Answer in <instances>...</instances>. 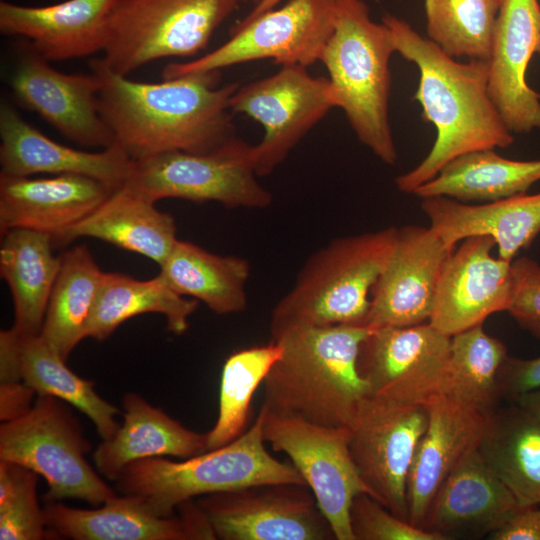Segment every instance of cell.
<instances>
[{
	"instance_id": "obj_1",
	"label": "cell",
	"mask_w": 540,
	"mask_h": 540,
	"mask_svg": "<svg viewBox=\"0 0 540 540\" xmlns=\"http://www.w3.org/2000/svg\"><path fill=\"white\" fill-rule=\"evenodd\" d=\"M91 66L101 81L99 111L113 145L132 160L170 151L205 153L235 137L230 101L239 85H219L220 71L150 83L114 73L100 59Z\"/></svg>"
},
{
	"instance_id": "obj_2",
	"label": "cell",
	"mask_w": 540,
	"mask_h": 540,
	"mask_svg": "<svg viewBox=\"0 0 540 540\" xmlns=\"http://www.w3.org/2000/svg\"><path fill=\"white\" fill-rule=\"evenodd\" d=\"M381 22L389 30L395 52L417 67L419 81L413 99L421 107L422 120L436 130L426 157L396 177L400 192L413 194L458 156L514 143V134L489 93V61H459L394 15H385Z\"/></svg>"
},
{
	"instance_id": "obj_3",
	"label": "cell",
	"mask_w": 540,
	"mask_h": 540,
	"mask_svg": "<svg viewBox=\"0 0 540 540\" xmlns=\"http://www.w3.org/2000/svg\"><path fill=\"white\" fill-rule=\"evenodd\" d=\"M372 330L342 324L291 328L272 336L282 354L263 382L262 405L315 424L350 428L371 395L358 357Z\"/></svg>"
},
{
	"instance_id": "obj_4",
	"label": "cell",
	"mask_w": 540,
	"mask_h": 540,
	"mask_svg": "<svg viewBox=\"0 0 540 540\" xmlns=\"http://www.w3.org/2000/svg\"><path fill=\"white\" fill-rule=\"evenodd\" d=\"M395 48L384 23L363 0H337L334 29L322 52L337 108L358 140L378 159H398L389 120L390 59Z\"/></svg>"
},
{
	"instance_id": "obj_5",
	"label": "cell",
	"mask_w": 540,
	"mask_h": 540,
	"mask_svg": "<svg viewBox=\"0 0 540 540\" xmlns=\"http://www.w3.org/2000/svg\"><path fill=\"white\" fill-rule=\"evenodd\" d=\"M398 228L335 238L313 253L271 313V337L297 327L363 325Z\"/></svg>"
},
{
	"instance_id": "obj_6",
	"label": "cell",
	"mask_w": 540,
	"mask_h": 540,
	"mask_svg": "<svg viewBox=\"0 0 540 540\" xmlns=\"http://www.w3.org/2000/svg\"><path fill=\"white\" fill-rule=\"evenodd\" d=\"M264 483L306 484L292 463L267 451L259 410L254 423L229 444L181 461L165 457L135 461L114 488L119 494L141 497L153 513L168 517L189 500Z\"/></svg>"
},
{
	"instance_id": "obj_7",
	"label": "cell",
	"mask_w": 540,
	"mask_h": 540,
	"mask_svg": "<svg viewBox=\"0 0 540 540\" xmlns=\"http://www.w3.org/2000/svg\"><path fill=\"white\" fill-rule=\"evenodd\" d=\"M67 403L37 395L20 418L0 425V460L20 464L42 476L46 502L78 499L95 507L117 495L86 456L91 445Z\"/></svg>"
},
{
	"instance_id": "obj_8",
	"label": "cell",
	"mask_w": 540,
	"mask_h": 540,
	"mask_svg": "<svg viewBox=\"0 0 540 540\" xmlns=\"http://www.w3.org/2000/svg\"><path fill=\"white\" fill-rule=\"evenodd\" d=\"M238 0H118L100 61L128 76L163 58H188L204 50Z\"/></svg>"
},
{
	"instance_id": "obj_9",
	"label": "cell",
	"mask_w": 540,
	"mask_h": 540,
	"mask_svg": "<svg viewBox=\"0 0 540 540\" xmlns=\"http://www.w3.org/2000/svg\"><path fill=\"white\" fill-rule=\"evenodd\" d=\"M255 171L253 145L236 136L205 153L170 151L133 160L125 184L156 202L214 201L226 208L264 209L273 202Z\"/></svg>"
},
{
	"instance_id": "obj_10",
	"label": "cell",
	"mask_w": 540,
	"mask_h": 540,
	"mask_svg": "<svg viewBox=\"0 0 540 540\" xmlns=\"http://www.w3.org/2000/svg\"><path fill=\"white\" fill-rule=\"evenodd\" d=\"M337 0H288L260 15L240 20L230 38L194 60L171 62L164 79L220 71L257 60L309 66L320 61L334 29Z\"/></svg>"
},
{
	"instance_id": "obj_11",
	"label": "cell",
	"mask_w": 540,
	"mask_h": 540,
	"mask_svg": "<svg viewBox=\"0 0 540 540\" xmlns=\"http://www.w3.org/2000/svg\"><path fill=\"white\" fill-rule=\"evenodd\" d=\"M263 436L284 452L313 492L336 540H354L349 511L360 493L370 494L349 450L350 430L278 414L263 405ZM371 495V494H370Z\"/></svg>"
},
{
	"instance_id": "obj_12",
	"label": "cell",
	"mask_w": 540,
	"mask_h": 540,
	"mask_svg": "<svg viewBox=\"0 0 540 540\" xmlns=\"http://www.w3.org/2000/svg\"><path fill=\"white\" fill-rule=\"evenodd\" d=\"M333 108L336 99L328 78L307 67L283 65L272 75L238 86L230 101L232 113L245 114L264 129L253 145L255 171L270 175L301 139Z\"/></svg>"
},
{
	"instance_id": "obj_13",
	"label": "cell",
	"mask_w": 540,
	"mask_h": 540,
	"mask_svg": "<svg viewBox=\"0 0 540 540\" xmlns=\"http://www.w3.org/2000/svg\"><path fill=\"white\" fill-rule=\"evenodd\" d=\"M427 424L426 404L369 395L349 428L350 454L371 496L407 521V479Z\"/></svg>"
},
{
	"instance_id": "obj_14",
	"label": "cell",
	"mask_w": 540,
	"mask_h": 540,
	"mask_svg": "<svg viewBox=\"0 0 540 540\" xmlns=\"http://www.w3.org/2000/svg\"><path fill=\"white\" fill-rule=\"evenodd\" d=\"M196 502L217 539H335L330 523L306 484H256L204 495Z\"/></svg>"
},
{
	"instance_id": "obj_15",
	"label": "cell",
	"mask_w": 540,
	"mask_h": 540,
	"mask_svg": "<svg viewBox=\"0 0 540 540\" xmlns=\"http://www.w3.org/2000/svg\"><path fill=\"white\" fill-rule=\"evenodd\" d=\"M450 340L429 322L375 328L361 345L358 369L371 395L427 404L441 394Z\"/></svg>"
},
{
	"instance_id": "obj_16",
	"label": "cell",
	"mask_w": 540,
	"mask_h": 540,
	"mask_svg": "<svg viewBox=\"0 0 540 540\" xmlns=\"http://www.w3.org/2000/svg\"><path fill=\"white\" fill-rule=\"evenodd\" d=\"M455 248L430 226L398 228L393 252L372 289L363 325L375 329L429 322L442 269Z\"/></svg>"
},
{
	"instance_id": "obj_17",
	"label": "cell",
	"mask_w": 540,
	"mask_h": 540,
	"mask_svg": "<svg viewBox=\"0 0 540 540\" xmlns=\"http://www.w3.org/2000/svg\"><path fill=\"white\" fill-rule=\"evenodd\" d=\"M462 241L444 264L429 320L449 337L507 311L514 290L512 262L491 255L493 238L472 236Z\"/></svg>"
},
{
	"instance_id": "obj_18",
	"label": "cell",
	"mask_w": 540,
	"mask_h": 540,
	"mask_svg": "<svg viewBox=\"0 0 540 540\" xmlns=\"http://www.w3.org/2000/svg\"><path fill=\"white\" fill-rule=\"evenodd\" d=\"M51 538L74 540H212L215 532L195 499L181 504L178 515L153 513L136 495L117 494L100 506L82 509L46 502Z\"/></svg>"
},
{
	"instance_id": "obj_19",
	"label": "cell",
	"mask_w": 540,
	"mask_h": 540,
	"mask_svg": "<svg viewBox=\"0 0 540 540\" xmlns=\"http://www.w3.org/2000/svg\"><path fill=\"white\" fill-rule=\"evenodd\" d=\"M9 85L20 104L38 113L63 136L86 147L113 146L100 115L99 76L56 70L32 49L18 61Z\"/></svg>"
},
{
	"instance_id": "obj_20",
	"label": "cell",
	"mask_w": 540,
	"mask_h": 540,
	"mask_svg": "<svg viewBox=\"0 0 540 540\" xmlns=\"http://www.w3.org/2000/svg\"><path fill=\"white\" fill-rule=\"evenodd\" d=\"M534 55H540L539 0H501L489 59L488 88L513 134L540 129V94L527 82Z\"/></svg>"
},
{
	"instance_id": "obj_21",
	"label": "cell",
	"mask_w": 540,
	"mask_h": 540,
	"mask_svg": "<svg viewBox=\"0 0 540 540\" xmlns=\"http://www.w3.org/2000/svg\"><path fill=\"white\" fill-rule=\"evenodd\" d=\"M520 508L476 448L441 484L422 528L443 540L478 539L498 529Z\"/></svg>"
},
{
	"instance_id": "obj_22",
	"label": "cell",
	"mask_w": 540,
	"mask_h": 540,
	"mask_svg": "<svg viewBox=\"0 0 540 540\" xmlns=\"http://www.w3.org/2000/svg\"><path fill=\"white\" fill-rule=\"evenodd\" d=\"M132 165L133 160L114 145L89 152L60 144L28 123L11 105L1 104L0 175L78 174L118 188L127 182Z\"/></svg>"
},
{
	"instance_id": "obj_23",
	"label": "cell",
	"mask_w": 540,
	"mask_h": 540,
	"mask_svg": "<svg viewBox=\"0 0 540 540\" xmlns=\"http://www.w3.org/2000/svg\"><path fill=\"white\" fill-rule=\"evenodd\" d=\"M428 424L407 479L408 522L422 528L441 484L470 451L479 447L488 415L438 394L426 404Z\"/></svg>"
},
{
	"instance_id": "obj_24",
	"label": "cell",
	"mask_w": 540,
	"mask_h": 540,
	"mask_svg": "<svg viewBox=\"0 0 540 540\" xmlns=\"http://www.w3.org/2000/svg\"><path fill=\"white\" fill-rule=\"evenodd\" d=\"M118 0H65L45 6L0 2V31L29 41L51 61L103 52L108 20Z\"/></svg>"
},
{
	"instance_id": "obj_25",
	"label": "cell",
	"mask_w": 540,
	"mask_h": 540,
	"mask_svg": "<svg viewBox=\"0 0 540 540\" xmlns=\"http://www.w3.org/2000/svg\"><path fill=\"white\" fill-rule=\"evenodd\" d=\"M116 188L97 179L0 175V230L31 229L52 237L84 219Z\"/></svg>"
},
{
	"instance_id": "obj_26",
	"label": "cell",
	"mask_w": 540,
	"mask_h": 540,
	"mask_svg": "<svg viewBox=\"0 0 540 540\" xmlns=\"http://www.w3.org/2000/svg\"><path fill=\"white\" fill-rule=\"evenodd\" d=\"M430 227L449 246L472 236H489L498 257L512 262L540 233V193L467 204L444 196L421 199Z\"/></svg>"
},
{
	"instance_id": "obj_27",
	"label": "cell",
	"mask_w": 540,
	"mask_h": 540,
	"mask_svg": "<svg viewBox=\"0 0 540 540\" xmlns=\"http://www.w3.org/2000/svg\"><path fill=\"white\" fill-rule=\"evenodd\" d=\"M123 421L116 433L93 452L99 474L115 482L131 463L155 457L188 459L208 451L207 433L181 424L135 392L122 400Z\"/></svg>"
},
{
	"instance_id": "obj_28",
	"label": "cell",
	"mask_w": 540,
	"mask_h": 540,
	"mask_svg": "<svg viewBox=\"0 0 540 540\" xmlns=\"http://www.w3.org/2000/svg\"><path fill=\"white\" fill-rule=\"evenodd\" d=\"M155 203L124 184L84 219L53 236V244L65 245L80 237L95 238L143 255L161 266L178 239L173 216L158 210Z\"/></svg>"
},
{
	"instance_id": "obj_29",
	"label": "cell",
	"mask_w": 540,
	"mask_h": 540,
	"mask_svg": "<svg viewBox=\"0 0 540 540\" xmlns=\"http://www.w3.org/2000/svg\"><path fill=\"white\" fill-rule=\"evenodd\" d=\"M52 236L31 229L2 233L0 274L7 282L14 306L13 330L21 339L39 336L61 256L53 254Z\"/></svg>"
},
{
	"instance_id": "obj_30",
	"label": "cell",
	"mask_w": 540,
	"mask_h": 540,
	"mask_svg": "<svg viewBox=\"0 0 540 540\" xmlns=\"http://www.w3.org/2000/svg\"><path fill=\"white\" fill-rule=\"evenodd\" d=\"M198 301L175 292L158 274L138 280L125 274L104 272L87 322L85 338L103 341L125 321L140 314L158 313L166 318L167 329L181 335Z\"/></svg>"
},
{
	"instance_id": "obj_31",
	"label": "cell",
	"mask_w": 540,
	"mask_h": 540,
	"mask_svg": "<svg viewBox=\"0 0 540 540\" xmlns=\"http://www.w3.org/2000/svg\"><path fill=\"white\" fill-rule=\"evenodd\" d=\"M494 148L472 151L447 163L419 186V198L444 196L460 202H492L525 194L540 181V159L513 160Z\"/></svg>"
},
{
	"instance_id": "obj_32",
	"label": "cell",
	"mask_w": 540,
	"mask_h": 540,
	"mask_svg": "<svg viewBox=\"0 0 540 540\" xmlns=\"http://www.w3.org/2000/svg\"><path fill=\"white\" fill-rule=\"evenodd\" d=\"M159 274L175 292L203 302L216 314L240 313L247 308L250 264L244 258L217 255L178 240Z\"/></svg>"
},
{
	"instance_id": "obj_33",
	"label": "cell",
	"mask_w": 540,
	"mask_h": 540,
	"mask_svg": "<svg viewBox=\"0 0 540 540\" xmlns=\"http://www.w3.org/2000/svg\"><path fill=\"white\" fill-rule=\"evenodd\" d=\"M520 507L540 504V420L515 404L488 415L478 447Z\"/></svg>"
},
{
	"instance_id": "obj_34",
	"label": "cell",
	"mask_w": 540,
	"mask_h": 540,
	"mask_svg": "<svg viewBox=\"0 0 540 540\" xmlns=\"http://www.w3.org/2000/svg\"><path fill=\"white\" fill-rule=\"evenodd\" d=\"M61 256L40 337L65 361L85 339V330L103 276L85 245Z\"/></svg>"
},
{
	"instance_id": "obj_35",
	"label": "cell",
	"mask_w": 540,
	"mask_h": 540,
	"mask_svg": "<svg viewBox=\"0 0 540 540\" xmlns=\"http://www.w3.org/2000/svg\"><path fill=\"white\" fill-rule=\"evenodd\" d=\"M507 355L482 324L452 336L441 394L490 415L501 398L499 372Z\"/></svg>"
},
{
	"instance_id": "obj_36",
	"label": "cell",
	"mask_w": 540,
	"mask_h": 540,
	"mask_svg": "<svg viewBox=\"0 0 540 540\" xmlns=\"http://www.w3.org/2000/svg\"><path fill=\"white\" fill-rule=\"evenodd\" d=\"M21 376L37 395L53 396L85 414L102 440L118 430L120 409L96 392L93 381L75 374L40 335L22 342Z\"/></svg>"
},
{
	"instance_id": "obj_37",
	"label": "cell",
	"mask_w": 540,
	"mask_h": 540,
	"mask_svg": "<svg viewBox=\"0 0 540 540\" xmlns=\"http://www.w3.org/2000/svg\"><path fill=\"white\" fill-rule=\"evenodd\" d=\"M281 354V345L270 340L227 357L221 372L218 417L207 432L208 451L229 444L247 430L253 395Z\"/></svg>"
},
{
	"instance_id": "obj_38",
	"label": "cell",
	"mask_w": 540,
	"mask_h": 540,
	"mask_svg": "<svg viewBox=\"0 0 540 540\" xmlns=\"http://www.w3.org/2000/svg\"><path fill=\"white\" fill-rule=\"evenodd\" d=\"M501 0H424L427 38L447 55L489 61Z\"/></svg>"
},
{
	"instance_id": "obj_39",
	"label": "cell",
	"mask_w": 540,
	"mask_h": 540,
	"mask_svg": "<svg viewBox=\"0 0 540 540\" xmlns=\"http://www.w3.org/2000/svg\"><path fill=\"white\" fill-rule=\"evenodd\" d=\"M38 474L0 460V539L42 540L51 538L44 509L37 497Z\"/></svg>"
},
{
	"instance_id": "obj_40",
	"label": "cell",
	"mask_w": 540,
	"mask_h": 540,
	"mask_svg": "<svg viewBox=\"0 0 540 540\" xmlns=\"http://www.w3.org/2000/svg\"><path fill=\"white\" fill-rule=\"evenodd\" d=\"M349 518L354 540H443L399 518L368 493L353 499Z\"/></svg>"
},
{
	"instance_id": "obj_41",
	"label": "cell",
	"mask_w": 540,
	"mask_h": 540,
	"mask_svg": "<svg viewBox=\"0 0 540 540\" xmlns=\"http://www.w3.org/2000/svg\"><path fill=\"white\" fill-rule=\"evenodd\" d=\"M514 290L507 312L540 340V264L529 257L512 261Z\"/></svg>"
},
{
	"instance_id": "obj_42",
	"label": "cell",
	"mask_w": 540,
	"mask_h": 540,
	"mask_svg": "<svg viewBox=\"0 0 540 540\" xmlns=\"http://www.w3.org/2000/svg\"><path fill=\"white\" fill-rule=\"evenodd\" d=\"M540 387V356L532 359L505 358L499 372L501 398L515 401L520 395Z\"/></svg>"
},
{
	"instance_id": "obj_43",
	"label": "cell",
	"mask_w": 540,
	"mask_h": 540,
	"mask_svg": "<svg viewBox=\"0 0 540 540\" xmlns=\"http://www.w3.org/2000/svg\"><path fill=\"white\" fill-rule=\"evenodd\" d=\"M490 540H540V504L521 507L502 526L488 535Z\"/></svg>"
},
{
	"instance_id": "obj_44",
	"label": "cell",
	"mask_w": 540,
	"mask_h": 540,
	"mask_svg": "<svg viewBox=\"0 0 540 540\" xmlns=\"http://www.w3.org/2000/svg\"><path fill=\"white\" fill-rule=\"evenodd\" d=\"M35 390L23 380L1 382L0 420L8 422L25 415L33 406Z\"/></svg>"
},
{
	"instance_id": "obj_45",
	"label": "cell",
	"mask_w": 540,
	"mask_h": 540,
	"mask_svg": "<svg viewBox=\"0 0 540 540\" xmlns=\"http://www.w3.org/2000/svg\"><path fill=\"white\" fill-rule=\"evenodd\" d=\"M23 339L11 327L0 332V381L22 380Z\"/></svg>"
},
{
	"instance_id": "obj_46",
	"label": "cell",
	"mask_w": 540,
	"mask_h": 540,
	"mask_svg": "<svg viewBox=\"0 0 540 540\" xmlns=\"http://www.w3.org/2000/svg\"><path fill=\"white\" fill-rule=\"evenodd\" d=\"M514 403L540 420V391L524 393L517 397Z\"/></svg>"
},
{
	"instance_id": "obj_47",
	"label": "cell",
	"mask_w": 540,
	"mask_h": 540,
	"mask_svg": "<svg viewBox=\"0 0 540 540\" xmlns=\"http://www.w3.org/2000/svg\"><path fill=\"white\" fill-rule=\"evenodd\" d=\"M283 0H260L259 3L254 6L251 11L243 18L244 20H248L251 18H254L261 13H264L270 9L275 8L277 5H279Z\"/></svg>"
},
{
	"instance_id": "obj_48",
	"label": "cell",
	"mask_w": 540,
	"mask_h": 540,
	"mask_svg": "<svg viewBox=\"0 0 540 540\" xmlns=\"http://www.w3.org/2000/svg\"><path fill=\"white\" fill-rule=\"evenodd\" d=\"M241 3H246V4H252L253 7L256 6L260 0H238Z\"/></svg>"
}]
</instances>
